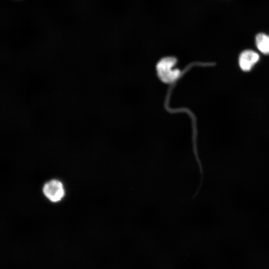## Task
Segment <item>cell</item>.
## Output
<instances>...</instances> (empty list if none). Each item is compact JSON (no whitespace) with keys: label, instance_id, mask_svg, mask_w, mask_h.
Returning <instances> with one entry per match:
<instances>
[{"label":"cell","instance_id":"4","mask_svg":"<svg viewBox=\"0 0 269 269\" xmlns=\"http://www.w3.org/2000/svg\"><path fill=\"white\" fill-rule=\"evenodd\" d=\"M256 45L259 50L265 54H269V34L259 33L256 36Z\"/></svg>","mask_w":269,"mask_h":269},{"label":"cell","instance_id":"3","mask_svg":"<svg viewBox=\"0 0 269 269\" xmlns=\"http://www.w3.org/2000/svg\"><path fill=\"white\" fill-rule=\"evenodd\" d=\"M259 55L252 50L243 51L240 55L239 62L241 69L245 71H250L259 61Z\"/></svg>","mask_w":269,"mask_h":269},{"label":"cell","instance_id":"1","mask_svg":"<svg viewBox=\"0 0 269 269\" xmlns=\"http://www.w3.org/2000/svg\"><path fill=\"white\" fill-rule=\"evenodd\" d=\"M176 59L171 57L161 59L156 66V70L160 79L165 82H171L176 79L179 74L178 70L173 69Z\"/></svg>","mask_w":269,"mask_h":269},{"label":"cell","instance_id":"2","mask_svg":"<svg viewBox=\"0 0 269 269\" xmlns=\"http://www.w3.org/2000/svg\"><path fill=\"white\" fill-rule=\"evenodd\" d=\"M43 192L45 196L53 202L60 200L64 195L62 183L55 180L50 181L44 185Z\"/></svg>","mask_w":269,"mask_h":269}]
</instances>
